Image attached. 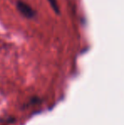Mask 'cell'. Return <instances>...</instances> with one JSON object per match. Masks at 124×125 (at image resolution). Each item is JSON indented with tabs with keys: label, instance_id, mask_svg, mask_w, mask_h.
<instances>
[{
	"label": "cell",
	"instance_id": "obj_1",
	"mask_svg": "<svg viewBox=\"0 0 124 125\" xmlns=\"http://www.w3.org/2000/svg\"><path fill=\"white\" fill-rule=\"evenodd\" d=\"M17 10H19L20 14L23 16L27 17V18H33L36 15V12L32 8L28 5L27 3H24L22 1H19L16 4Z\"/></svg>",
	"mask_w": 124,
	"mask_h": 125
},
{
	"label": "cell",
	"instance_id": "obj_2",
	"mask_svg": "<svg viewBox=\"0 0 124 125\" xmlns=\"http://www.w3.org/2000/svg\"><path fill=\"white\" fill-rule=\"evenodd\" d=\"M48 3H49L50 6H51L52 9L54 10V11L56 14H60V8H59L57 0H48Z\"/></svg>",
	"mask_w": 124,
	"mask_h": 125
}]
</instances>
